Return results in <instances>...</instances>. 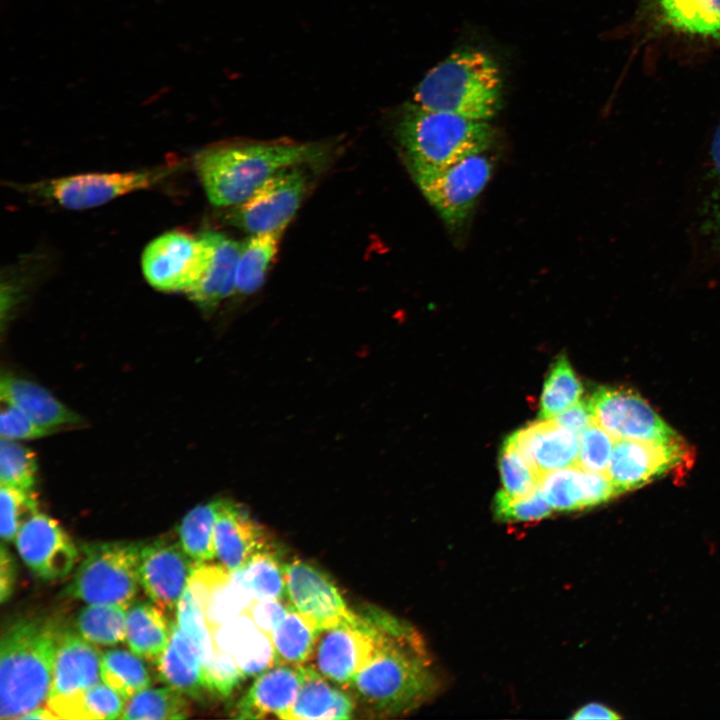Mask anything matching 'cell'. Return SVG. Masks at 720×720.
I'll return each instance as SVG.
<instances>
[{
	"mask_svg": "<svg viewBox=\"0 0 720 720\" xmlns=\"http://www.w3.org/2000/svg\"><path fill=\"white\" fill-rule=\"evenodd\" d=\"M615 440L595 421L579 435L577 465L590 471L606 473Z\"/></svg>",
	"mask_w": 720,
	"mask_h": 720,
	"instance_id": "cell-44",
	"label": "cell"
},
{
	"mask_svg": "<svg viewBox=\"0 0 720 720\" xmlns=\"http://www.w3.org/2000/svg\"><path fill=\"white\" fill-rule=\"evenodd\" d=\"M216 557L229 572L241 569L256 553L272 549L265 530L239 504L222 499L214 528Z\"/></svg>",
	"mask_w": 720,
	"mask_h": 720,
	"instance_id": "cell-19",
	"label": "cell"
},
{
	"mask_svg": "<svg viewBox=\"0 0 720 720\" xmlns=\"http://www.w3.org/2000/svg\"><path fill=\"white\" fill-rule=\"evenodd\" d=\"M0 398L13 406L41 427L54 431L56 428L80 422L79 416L62 404L42 386L12 375H2Z\"/></svg>",
	"mask_w": 720,
	"mask_h": 720,
	"instance_id": "cell-25",
	"label": "cell"
},
{
	"mask_svg": "<svg viewBox=\"0 0 720 720\" xmlns=\"http://www.w3.org/2000/svg\"><path fill=\"white\" fill-rule=\"evenodd\" d=\"M141 657L124 649H110L101 657V680L128 700L149 687L151 678Z\"/></svg>",
	"mask_w": 720,
	"mask_h": 720,
	"instance_id": "cell-34",
	"label": "cell"
},
{
	"mask_svg": "<svg viewBox=\"0 0 720 720\" xmlns=\"http://www.w3.org/2000/svg\"><path fill=\"white\" fill-rule=\"evenodd\" d=\"M499 470L504 491L512 497L529 495L539 487L541 476L506 443L499 453Z\"/></svg>",
	"mask_w": 720,
	"mask_h": 720,
	"instance_id": "cell-41",
	"label": "cell"
},
{
	"mask_svg": "<svg viewBox=\"0 0 720 720\" xmlns=\"http://www.w3.org/2000/svg\"><path fill=\"white\" fill-rule=\"evenodd\" d=\"M374 649L373 626L362 615L359 622H341L317 628L303 667L346 690L370 660Z\"/></svg>",
	"mask_w": 720,
	"mask_h": 720,
	"instance_id": "cell-9",
	"label": "cell"
},
{
	"mask_svg": "<svg viewBox=\"0 0 720 720\" xmlns=\"http://www.w3.org/2000/svg\"><path fill=\"white\" fill-rule=\"evenodd\" d=\"M36 513L33 491L0 485V535L3 542L15 540L20 528Z\"/></svg>",
	"mask_w": 720,
	"mask_h": 720,
	"instance_id": "cell-40",
	"label": "cell"
},
{
	"mask_svg": "<svg viewBox=\"0 0 720 720\" xmlns=\"http://www.w3.org/2000/svg\"><path fill=\"white\" fill-rule=\"evenodd\" d=\"M493 508L495 517L504 522L538 521L550 516L554 511L539 487L533 493L522 497H512L501 490L495 496Z\"/></svg>",
	"mask_w": 720,
	"mask_h": 720,
	"instance_id": "cell-42",
	"label": "cell"
},
{
	"mask_svg": "<svg viewBox=\"0 0 720 720\" xmlns=\"http://www.w3.org/2000/svg\"><path fill=\"white\" fill-rule=\"evenodd\" d=\"M375 634V649L346 691L356 707L373 717H396L427 703L440 679L420 634L377 608L363 614Z\"/></svg>",
	"mask_w": 720,
	"mask_h": 720,
	"instance_id": "cell-1",
	"label": "cell"
},
{
	"mask_svg": "<svg viewBox=\"0 0 720 720\" xmlns=\"http://www.w3.org/2000/svg\"><path fill=\"white\" fill-rule=\"evenodd\" d=\"M21 719H56L55 715L45 706V707H38L26 715H24Z\"/></svg>",
	"mask_w": 720,
	"mask_h": 720,
	"instance_id": "cell-50",
	"label": "cell"
},
{
	"mask_svg": "<svg viewBox=\"0 0 720 720\" xmlns=\"http://www.w3.org/2000/svg\"><path fill=\"white\" fill-rule=\"evenodd\" d=\"M504 443L514 448L541 476L577 465L579 435L552 419H541L509 435Z\"/></svg>",
	"mask_w": 720,
	"mask_h": 720,
	"instance_id": "cell-18",
	"label": "cell"
},
{
	"mask_svg": "<svg viewBox=\"0 0 720 720\" xmlns=\"http://www.w3.org/2000/svg\"><path fill=\"white\" fill-rule=\"evenodd\" d=\"M550 419L578 435L594 421L588 401H578Z\"/></svg>",
	"mask_w": 720,
	"mask_h": 720,
	"instance_id": "cell-47",
	"label": "cell"
},
{
	"mask_svg": "<svg viewBox=\"0 0 720 720\" xmlns=\"http://www.w3.org/2000/svg\"><path fill=\"white\" fill-rule=\"evenodd\" d=\"M502 80L494 60L461 49L431 69L418 84L414 101L428 109L487 121L501 106Z\"/></svg>",
	"mask_w": 720,
	"mask_h": 720,
	"instance_id": "cell-5",
	"label": "cell"
},
{
	"mask_svg": "<svg viewBox=\"0 0 720 720\" xmlns=\"http://www.w3.org/2000/svg\"><path fill=\"white\" fill-rule=\"evenodd\" d=\"M208 255L201 275L187 293L204 309L214 308L235 290L237 260L241 244L217 232H206Z\"/></svg>",
	"mask_w": 720,
	"mask_h": 720,
	"instance_id": "cell-22",
	"label": "cell"
},
{
	"mask_svg": "<svg viewBox=\"0 0 720 720\" xmlns=\"http://www.w3.org/2000/svg\"><path fill=\"white\" fill-rule=\"evenodd\" d=\"M662 22L671 29L720 41V0H655Z\"/></svg>",
	"mask_w": 720,
	"mask_h": 720,
	"instance_id": "cell-29",
	"label": "cell"
},
{
	"mask_svg": "<svg viewBox=\"0 0 720 720\" xmlns=\"http://www.w3.org/2000/svg\"><path fill=\"white\" fill-rule=\"evenodd\" d=\"M290 607L281 599L253 600L245 614L262 632L271 637Z\"/></svg>",
	"mask_w": 720,
	"mask_h": 720,
	"instance_id": "cell-46",
	"label": "cell"
},
{
	"mask_svg": "<svg viewBox=\"0 0 720 720\" xmlns=\"http://www.w3.org/2000/svg\"><path fill=\"white\" fill-rule=\"evenodd\" d=\"M52 431L34 422L21 410L7 405L0 414V437L7 440H27L47 436Z\"/></svg>",
	"mask_w": 720,
	"mask_h": 720,
	"instance_id": "cell-45",
	"label": "cell"
},
{
	"mask_svg": "<svg viewBox=\"0 0 720 720\" xmlns=\"http://www.w3.org/2000/svg\"><path fill=\"white\" fill-rule=\"evenodd\" d=\"M301 685V669L275 664L258 675L239 700L235 717L289 719Z\"/></svg>",
	"mask_w": 720,
	"mask_h": 720,
	"instance_id": "cell-20",
	"label": "cell"
},
{
	"mask_svg": "<svg viewBox=\"0 0 720 720\" xmlns=\"http://www.w3.org/2000/svg\"><path fill=\"white\" fill-rule=\"evenodd\" d=\"M16 567L15 561L5 543L2 542L0 548V602L7 601L12 592L15 583Z\"/></svg>",
	"mask_w": 720,
	"mask_h": 720,
	"instance_id": "cell-48",
	"label": "cell"
},
{
	"mask_svg": "<svg viewBox=\"0 0 720 720\" xmlns=\"http://www.w3.org/2000/svg\"><path fill=\"white\" fill-rule=\"evenodd\" d=\"M37 462L34 452L14 440L0 441V485L33 491Z\"/></svg>",
	"mask_w": 720,
	"mask_h": 720,
	"instance_id": "cell-39",
	"label": "cell"
},
{
	"mask_svg": "<svg viewBox=\"0 0 720 720\" xmlns=\"http://www.w3.org/2000/svg\"><path fill=\"white\" fill-rule=\"evenodd\" d=\"M184 696L183 693L170 686L148 687L128 699L120 719L176 720L187 718L190 710Z\"/></svg>",
	"mask_w": 720,
	"mask_h": 720,
	"instance_id": "cell-35",
	"label": "cell"
},
{
	"mask_svg": "<svg viewBox=\"0 0 720 720\" xmlns=\"http://www.w3.org/2000/svg\"><path fill=\"white\" fill-rule=\"evenodd\" d=\"M284 577L291 606L317 628L362 620V615L347 606L330 578L309 563L295 559L285 564Z\"/></svg>",
	"mask_w": 720,
	"mask_h": 720,
	"instance_id": "cell-16",
	"label": "cell"
},
{
	"mask_svg": "<svg viewBox=\"0 0 720 720\" xmlns=\"http://www.w3.org/2000/svg\"><path fill=\"white\" fill-rule=\"evenodd\" d=\"M202 677L206 690L226 697L246 676L232 655L214 646L203 661Z\"/></svg>",
	"mask_w": 720,
	"mask_h": 720,
	"instance_id": "cell-43",
	"label": "cell"
},
{
	"mask_svg": "<svg viewBox=\"0 0 720 720\" xmlns=\"http://www.w3.org/2000/svg\"><path fill=\"white\" fill-rule=\"evenodd\" d=\"M214 631V646L232 655L245 676L260 674L276 664L271 637L247 614L233 618Z\"/></svg>",
	"mask_w": 720,
	"mask_h": 720,
	"instance_id": "cell-23",
	"label": "cell"
},
{
	"mask_svg": "<svg viewBox=\"0 0 720 720\" xmlns=\"http://www.w3.org/2000/svg\"><path fill=\"white\" fill-rule=\"evenodd\" d=\"M79 633H59L49 697L87 689L101 679L100 651Z\"/></svg>",
	"mask_w": 720,
	"mask_h": 720,
	"instance_id": "cell-21",
	"label": "cell"
},
{
	"mask_svg": "<svg viewBox=\"0 0 720 720\" xmlns=\"http://www.w3.org/2000/svg\"><path fill=\"white\" fill-rule=\"evenodd\" d=\"M172 624L154 602H139L126 611L125 640L132 652L155 664L170 641Z\"/></svg>",
	"mask_w": 720,
	"mask_h": 720,
	"instance_id": "cell-27",
	"label": "cell"
},
{
	"mask_svg": "<svg viewBox=\"0 0 720 720\" xmlns=\"http://www.w3.org/2000/svg\"><path fill=\"white\" fill-rule=\"evenodd\" d=\"M60 631L48 618L16 620L0 638V718L18 719L47 701Z\"/></svg>",
	"mask_w": 720,
	"mask_h": 720,
	"instance_id": "cell-3",
	"label": "cell"
},
{
	"mask_svg": "<svg viewBox=\"0 0 720 720\" xmlns=\"http://www.w3.org/2000/svg\"><path fill=\"white\" fill-rule=\"evenodd\" d=\"M143 544L114 541L85 544L83 559L64 590L87 604H117L125 608L138 592Z\"/></svg>",
	"mask_w": 720,
	"mask_h": 720,
	"instance_id": "cell-7",
	"label": "cell"
},
{
	"mask_svg": "<svg viewBox=\"0 0 720 720\" xmlns=\"http://www.w3.org/2000/svg\"><path fill=\"white\" fill-rule=\"evenodd\" d=\"M682 207L681 279L720 283V123L692 168Z\"/></svg>",
	"mask_w": 720,
	"mask_h": 720,
	"instance_id": "cell-4",
	"label": "cell"
},
{
	"mask_svg": "<svg viewBox=\"0 0 720 720\" xmlns=\"http://www.w3.org/2000/svg\"><path fill=\"white\" fill-rule=\"evenodd\" d=\"M539 488L554 511L587 508L583 469L578 465L541 475Z\"/></svg>",
	"mask_w": 720,
	"mask_h": 720,
	"instance_id": "cell-38",
	"label": "cell"
},
{
	"mask_svg": "<svg viewBox=\"0 0 720 720\" xmlns=\"http://www.w3.org/2000/svg\"><path fill=\"white\" fill-rule=\"evenodd\" d=\"M325 152L310 143H230L201 151L195 168L212 204L238 206L276 174L318 162Z\"/></svg>",
	"mask_w": 720,
	"mask_h": 720,
	"instance_id": "cell-2",
	"label": "cell"
},
{
	"mask_svg": "<svg viewBox=\"0 0 720 720\" xmlns=\"http://www.w3.org/2000/svg\"><path fill=\"white\" fill-rule=\"evenodd\" d=\"M198 565L185 552L180 541L157 539L141 549L140 585L149 599L164 612L176 611Z\"/></svg>",
	"mask_w": 720,
	"mask_h": 720,
	"instance_id": "cell-15",
	"label": "cell"
},
{
	"mask_svg": "<svg viewBox=\"0 0 720 720\" xmlns=\"http://www.w3.org/2000/svg\"><path fill=\"white\" fill-rule=\"evenodd\" d=\"M281 234V231L252 234L241 244L236 266V291L252 294L262 286L276 257Z\"/></svg>",
	"mask_w": 720,
	"mask_h": 720,
	"instance_id": "cell-30",
	"label": "cell"
},
{
	"mask_svg": "<svg viewBox=\"0 0 720 720\" xmlns=\"http://www.w3.org/2000/svg\"><path fill=\"white\" fill-rule=\"evenodd\" d=\"M15 544L26 566L44 580L64 578L78 560V550L67 533L42 513H36L20 528Z\"/></svg>",
	"mask_w": 720,
	"mask_h": 720,
	"instance_id": "cell-17",
	"label": "cell"
},
{
	"mask_svg": "<svg viewBox=\"0 0 720 720\" xmlns=\"http://www.w3.org/2000/svg\"><path fill=\"white\" fill-rule=\"evenodd\" d=\"M208 255L204 236L182 232L165 233L145 248L142 270L148 283L165 292L188 293L198 281Z\"/></svg>",
	"mask_w": 720,
	"mask_h": 720,
	"instance_id": "cell-11",
	"label": "cell"
},
{
	"mask_svg": "<svg viewBox=\"0 0 720 720\" xmlns=\"http://www.w3.org/2000/svg\"><path fill=\"white\" fill-rule=\"evenodd\" d=\"M396 136L407 166L442 167L486 151L494 141L487 121L406 104L396 122Z\"/></svg>",
	"mask_w": 720,
	"mask_h": 720,
	"instance_id": "cell-6",
	"label": "cell"
},
{
	"mask_svg": "<svg viewBox=\"0 0 720 720\" xmlns=\"http://www.w3.org/2000/svg\"><path fill=\"white\" fill-rule=\"evenodd\" d=\"M316 630L317 626L310 619L291 606L271 636L276 664L303 667Z\"/></svg>",
	"mask_w": 720,
	"mask_h": 720,
	"instance_id": "cell-32",
	"label": "cell"
},
{
	"mask_svg": "<svg viewBox=\"0 0 720 720\" xmlns=\"http://www.w3.org/2000/svg\"><path fill=\"white\" fill-rule=\"evenodd\" d=\"M594 421L614 440L658 441L677 435L637 392L600 387L588 400Z\"/></svg>",
	"mask_w": 720,
	"mask_h": 720,
	"instance_id": "cell-14",
	"label": "cell"
},
{
	"mask_svg": "<svg viewBox=\"0 0 720 720\" xmlns=\"http://www.w3.org/2000/svg\"><path fill=\"white\" fill-rule=\"evenodd\" d=\"M305 166L286 169L236 206L232 221L251 234L283 232L299 209L308 189Z\"/></svg>",
	"mask_w": 720,
	"mask_h": 720,
	"instance_id": "cell-12",
	"label": "cell"
},
{
	"mask_svg": "<svg viewBox=\"0 0 720 720\" xmlns=\"http://www.w3.org/2000/svg\"><path fill=\"white\" fill-rule=\"evenodd\" d=\"M173 168L162 166L129 172L78 174L41 182L34 185L33 190L64 208L87 209L151 188L170 175Z\"/></svg>",
	"mask_w": 720,
	"mask_h": 720,
	"instance_id": "cell-10",
	"label": "cell"
},
{
	"mask_svg": "<svg viewBox=\"0 0 720 720\" xmlns=\"http://www.w3.org/2000/svg\"><path fill=\"white\" fill-rule=\"evenodd\" d=\"M78 633L100 645H115L126 636L125 607L117 604H87L76 617Z\"/></svg>",
	"mask_w": 720,
	"mask_h": 720,
	"instance_id": "cell-36",
	"label": "cell"
},
{
	"mask_svg": "<svg viewBox=\"0 0 720 720\" xmlns=\"http://www.w3.org/2000/svg\"><path fill=\"white\" fill-rule=\"evenodd\" d=\"M204 659L202 648L174 621L168 646L156 663L160 680L186 696L200 698L206 690Z\"/></svg>",
	"mask_w": 720,
	"mask_h": 720,
	"instance_id": "cell-24",
	"label": "cell"
},
{
	"mask_svg": "<svg viewBox=\"0 0 720 720\" xmlns=\"http://www.w3.org/2000/svg\"><path fill=\"white\" fill-rule=\"evenodd\" d=\"M222 499L200 504L191 509L177 528L185 552L202 564L216 557L214 528Z\"/></svg>",
	"mask_w": 720,
	"mask_h": 720,
	"instance_id": "cell-31",
	"label": "cell"
},
{
	"mask_svg": "<svg viewBox=\"0 0 720 720\" xmlns=\"http://www.w3.org/2000/svg\"><path fill=\"white\" fill-rule=\"evenodd\" d=\"M125 699L103 683L65 695L49 697L46 707L56 719H116L124 710Z\"/></svg>",
	"mask_w": 720,
	"mask_h": 720,
	"instance_id": "cell-28",
	"label": "cell"
},
{
	"mask_svg": "<svg viewBox=\"0 0 720 720\" xmlns=\"http://www.w3.org/2000/svg\"><path fill=\"white\" fill-rule=\"evenodd\" d=\"M301 685L288 720L350 719L356 704L345 689L301 667Z\"/></svg>",
	"mask_w": 720,
	"mask_h": 720,
	"instance_id": "cell-26",
	"label": "cell"
},
{
	"mask_svg": "<svg viewBox=\"0 0 720 720\" xmlns=\"http://www.w3.org/2000/svg\"><path fill=\"white\" fill-rule=\"evenodd\" d=\"M583 386L567 357L560 355L548 373L541 395L539 418L550 419L579 401Z\"/></svg>",
	"mask_w": 720,
	"mask_h": 720,
	"instance_id": "cell-37",
	"label": "cell"
},
{
	"mask_svg": "<svg viewBox=\"0 0 720 720\" xmlns=\"http://www.w3.org/2000/svg\"><path fill=\"white\" fill-rule=\"evenodd\" d=\"M691 457L678 434L658 441L615 440L606 474L620 495L688 464Z\"/></svg>",
	"mask_w": 720,
	"mask_h": 720,
	"instance_id": "cell-13",
	"label": "cell"
},
{
	"mask_svg": "<svg viewBox=\"0 0 720 720\" xmlns=\"http://www.w3.org/2000/svg\"><path fill=\"white\" fill-rule=\"evenodd\" d=\"M231 573L252 600L281 599L286 592L284 565L274 548L256 553L241 569Z\"/></svg>",
	"mask_w": 720,
	"mask_h": 720,
	"instance_id": "cell-33",
	"label": "cell"
},
{
	"mask_svg": "<svg viewBox=\"0 0 720 720\" xmlns=\"http://www.w3.org/2000/svg\"><path fill=\"white\" fill-rule=\"evenodd\" d=\"M574 720H580V719H620L621 716L618 715L614 710L610 709L609 707L601 704V703H588L578 710H576L573 715L570 717Z\"/></svg>",
	"mask_w": 720,
	"mask_h": 720,
	"instance_id": "cell-49",
	"label": "cell"
},
{
	"mask_svg": "<svg viewBox=\"0 0 720 720\" xmlns=\"http://www.w3.org/2000/svg\"><path fill=\"white\" fill-rule=\"evenodd\" d=\"M424 197L451 228L461 226L489 182L493 165L482 153L442 167L408 166Z\"/></svg>",
	"mask_w": 720,
	"mask_h": 720,
	"instance_id": "cell-8",
	"label": "cell"
}]
</instances>
